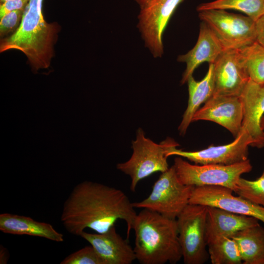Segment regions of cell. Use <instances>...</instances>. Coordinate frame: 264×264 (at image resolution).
<instances>
[{"label": "cell", "mask_w": 264, "mask_h": 264, "mask_svg": "<svg viewBox=\"0 0 264 264\" xmlns=\"http://www.w3.org/2000/svg\"><path fill=\"white\" fill-rule=\"evenodd\" d=\"M137 214L122 190L85 181L76 185L66 199L60 220L67 232L79 236L86 228L105 233L121 220L126 223L128 239Z\"/></svg>", "instance_id": "cell-1"}, {"label": "cell", "mask_w": 264, "mask_h": 264, "mask_svg": "<svg viewBox=\"0 0 264 264\" xmlns=\"http://www.w3.org/2000/svg\"><path fill=\"white\" fill-rule=\"evenodd\" d=\"M42 3L43 0H29L19 27L0 44L1 53L9 50L22 52L35 71L50 66L59 31L56 23L44 19Z\"/></svg>", "instance_id": "cell-2"}, {"label": "cell", "mask_w": 264, "mask_h": 264, "mask_svg": "<svg viewBox=\"0 0 264 264\" xmlns=\"http://www.w3.org/2000/svg\"><path fill=\"white\" fill-rule=\"evenodd\" d=\"M134 251L141 264H174L182 258L176 219L143 208L136 217Z\"/></svg>", "instance_id": "cell-3"}, {"label": "cell", "mask_w": 264, "mask_h": 264, "mask_svg": "<svg viewBox=\"0 0 264 264\" xmlns=\"http://www.w3.org/2000/svg\"><path fill=\"white\" fill-rule=\"evenodd\" d=\"M179 145L168 137L159 144L146 137L143 130L139 128L136 138L132 141L133 152L127 161L118 163L117 168L128 175L131 178V190L134 192L138 182L156 172L163 173L169 168L166 155L168 149Z\"/></svg>", "instance_id": "cell-4"}, {"label": "cell", "mask_w": 264, "mask_h": 264, "mask_svg": "<svg viewBox=\"0 0 264 264\" xmlns=\"http://www.w3.org/2000/svg\"><path fill=\"white\" fill-rule=\"evenodd\" d=\"M173 166L179 180L183 184L195 187L220 186L233 192L241 176L252 169L248 159L231 165H200L192 164L178 156L175 158Z\"/></svg>", "instance_id": "cell-5"}, {"label": "cell", "mask_w": 264, "mask_h": 264, "mask_svg": "<svg viewBox=\"0 0 264 264\" xmlns=\"http://www.w3.org/2000/svg\"><path fill=\"white\" fill-rule=\"evenodd\" d=\"M198 17L211 29L224 50H240L257 41L256 22L247 16L210 9L198 12Z\"/></svg>", "instance_id": "cell-6"}, {"label": "cell", "mask_w": 264, "mask_h": 264, "mask_svg": "<svg viewBox=\"0 0 264 264\" xmlns=\"http://www.w3.org/2000/svg\"><path fill=\"white\" fill-rule=\"evenodd\" d=\"M194 187L180 181L173 165L162 173L147 198L132 205L134 208L149 209L176 220L189 203Z\"/></svg>", "instance_id": "cell-7"}, {"label": "cell", "mask_w": 264, "mask_h": 264, "mask_svg": "<svg viewBox=\"0 0 264 264\" xmlns=\"http://www.w3.org/2000/svg\"><path fill=\"white\" fill-rule=\"evenodd\" d=\"M207 215V206L189 203L176 219L185 264H203L209 258L206 249Z\"/></svg>", "instance_id": "cell-8"}, {"label": "cell", "mask_w": 264, "mask_h": 264, "mask_svg": "<svg viewBox=\"0 0 264 264\" xmlns=\"http://www.w3.org/2000/svg\"><path fill=\"white\" fill-rule=\"evenodd\" d=\"M184 0H152L140 8L137 27L145 46L154 58L164 53L163 35L177 7Z\"/></svg>", "instance_id": "cell-9"}, {"label": "cell", "mask_w": 264, "mask_h": 264, "mask_svg": "<svg viewBox=\"0 0 264 264\" xmlns=\"http://www.w3.org/2000/svg\"><path fill=\"white\" fill-rule=\"evenodd\" d=\"M253 143L251 136L242 127L239 134L229 144L210 146L197 151H185L173 146L168 149L166 155L184 157L196 164L231 165L248 159V147Z\"/></svg>", "instance_id": "cell-10"}, {"label": "cell", "mask_w": 264, "mask_h": 264, "mask_svg": "<svg viewBox=\"0 0 264 264\" xmlns=\"http://www.w3.org/2000/svg\"><path fill=\"white\" fill-rule=\"evenodd\" d=\"M233 192L220 186H196L192 191L189 203L219 208L253 217L264 223V207L240 196H235Z\"/></svg>", "instance_id": "cell-11"}, {"label": "cell", "mask_w": 264, "mask_h": 264, "mask_svg": "<svg viewBox=\"0 0 264 264\" xmlns=\"http://www.w3.org/2000/svg\"><path fill=\"white\" fill-rule=\"evenodd\" d=\"M249 79L239 50H224L213 63V95L240 96Z\"/></svg>", "instance_id": "cell-12"}, {"label": "cell", "mask_w": 264, "mask_h": 264, "mask_svg": "<svg viewBox=\"0 0 264 264\" xmlns=\"http://www.w3.org/2000/svg\"><path fill=\"white\" fill-rule=\"evenodd\" d=\"M242 104L239 96L213 95L197 111L192 122H214L228 130L235 138L242 129Z\"/></svg>", "instance_id": "cell-13"}, {"label": "cell", "mask_w": 264, "mask_h": 264, "mask_svg": "<svg viewBox=\"0 0 264 264\" xmlns=\"http://www.w3.org/2000/svg\"><path fill=\"white\" fill-rule=\"evenodd\" d=\"M80 236L94 248L104 264H131L136 260L133 248L117 232L115 225L105 233L83 231Z\"/></svg>", "instance_id": "cell-14"}, {"label": "cell", "mask_w": 264, "mask_h": 264, "mask_svg": "<svg viewBox=\"0 0 264 264\" xmlns=\"http://www.w3.org/2000/svg\"><path fill=\"white\" fill-rule=\"evenodd\" d=\"M243 108L242 127L253 139L252 147H264L261 121L264 114V85L249 80L239 96Z\"/></svg>", "instance_id": "cell-15"}, {"label": "cell", "mask_w": 264, "mask_h": 264, "mask_svg": "<svg viewBox=\"0 0 264 264\" xmlns=\"http://www.w3.org/2000/svg\"><path fill=\"white\" fill-rule=\"evenodd\" d=\"M224 50L223 47L209 26L202 22L199 34L195 46L186 53L178 56V62L186 64L181 84L187 82L195 70L201 64H213Z\"/></svg>", "instance_id": "cell-16"}, {"label": "cell", "mask_w": 264, "mask_h": 264, "mask_svg": "<svg viewBox=\"0 0 264 264\" xmlns=\"http://www.w3.org/2000/svg\"><path fill=\"white\" fill-rule=\"evenodd\" d=\"M257 219L219 208L207 206L206 224L207 243L221 237L231 238L237 233L259 224Z\"/></svg>", "instance_id": "cell-17"}, {"label": "cell", "mask_w": 264, "mask_h": 264, "mask_svg": "<svg viewBox=\"0 0 264 264\" xmlns=\"http://www.w3.org/2000/svg\"><path fill=\"white\" fill-rule=\"evenodd\" d=\"M0 230L6 234L38 237L57 242L64 241L63 234L49 223L8 213L0 215Z\"/></svg>", "instance_id": "cell-18"}, {"label": "cell", "mask_w": 264, "mask_h": 264, "mask_svg": "<svg viewBox=\"0 0 264 264\" xmlns=\"http://www.w3.org/2000/svg\"><path fill=\"white\" fill-rule=\"evenodd\" d=\"M209 64L208 71L201 80L197 81L192 75L186 82L189 92L188 106L178 128L180 134L182 136L186 133L199 106L213 95V64Z\"/></svg>", "instance_id": "cell-19"}, {"label": "cell", "mask_w": 264, "mask_h": 264, "mask_svg": "<svg viewBox=\"0 0 264 264\" xmlns=\"http://www.w3.org/2000/svg\"><path fill=\"white\" fill-rule=\"evenodd\" d=\"M231 238L238 246L242 264H264V228L260 224L242 230Z\"/></svg>", "instance_id": "cell-20"}, {"label": "cell", "mask_w": 264, "mask_h": 264, "mask_svg": "<svg viewBox=\"0 0 264 264\" xmlns=\"http://www.w3.org/2000/svg\"><path fill=\"white\" fill-rule=\"evenodd\" d=\"M210 9H232L245 14L255 22L264 14V0H215L198 6V12Z\"/></svg>", "instance_id": "cell-21"}, {"label": "cell", "mask_w": 264, "mask_h": 264, "mask_svg": "<svg viewBox=\"0 0 264 264\" xmlns=\"http://www.w3.org/2000/svg\"><path fill=\"white\" fill-rule=\"evenodd\" d=\"M212 264H242L238 246L231 238L221 237L207 242Z\"/></svg>", "instance_id": "cell-22"}, {"label": "cell", "mask_w": 264, "mask_h": 264, "mask_svg": "<svg viewBox=\"0 0 264 264\" xmlns=\"http://www.w3.org/2000/svg\"><path fill=\"white\" fill-rule=\"evenodd\" d=\"M239 50L249 79L264 85V46L256 41Z\"/></svg>", "instance_id": "cell-23"}, {"label": "cell", "mask_w": 264, "mask_h": 264, "mask_svg": "<svg viewBox=\"0 0 264 264\" xmlns=\"http://www.w3.org/2000/svg\"><path fill=\"white\" fill-rule=\"evenodd\" d=\"M234 192L251 202L264 207V168L261 176L254 180L240 177Z\"/></svg>", "instance_id": "cell-24"}, {"label": "cell", "mask_w": 264, "mask_h": 264, "mask_svg": "<svg viewBox=\"0 0 264 264\" xmlns=\"http://www.w3.org/2000/svg\"><path fill=\"white\" fill-rule=\"evenodd\" d=\"M60 264H104V263L90 245L71 253Z\"/></svg>", "instance_id": "cell-25"}, {"label": "cell", "mask_w": 264, "mask_h": 264, "mask_svg": "<svg viewBox=\"0 0 264 264\" xmlns=\"http://www.w3.org/2000/svg\"><path fill=\"white\" fill-rule=\"evenodd\" d=\"M24 10H15L10 12L0 19V37L16 30L19 27Z\"/></svg>", "instance_id": "cell-26"}, {"label": "cell", "mask_w": 264, "mask_h": 264, "mask_svg": "<svg viewBox=\"0 0 264 264\" xmlns=\"http://www.w3.org/2000/svg\"><path fill=\"white\" fill-rule=\"evenodd\" d=\"M29 0H8L1 3L0 19L8 13L15 10H24Z\"/></svg>", "instance_id": "cell-27"}, {"label": "cell", "mask_w": 264, "mask_h": 264, "mask_svg": "<svg viewBox=\"0 0 264 264\" xmlns=\"http://www.w3.org/2000/svg\"><path fill=\"white\" fill-rule=\"evenodd\" d=\"M257 42L264 46V14L256 21Z\"/></svg>", "instance_id": "cell-28"}, {"label": "cell", "mask_w": 264, "mask_h": 264, "mask_svg": "<svg viewBox=\"0 0 264 264\" xmlns=\"http://www.w3.org/2000/svg\"><path fill=\"white\" fill-rule=\"evenodd\" d=\"M9 257V253L7 249L3 245L0 246V264H7Z\"/></svg>", "instance_id": "cell-29"}, {"label": "cell", "mask_w": 264, "mask_h": 264, "mask_svg": "<svg viewBox=\"0 0 264 264\" xmlns=\"http://www.w3.org/2000/svg\"><path fill=\"white\" fill-rule=\"evenodd\" d=\"M137 4L139 6L140 8H141L148 4L152 0H134Z\"/></svg>", "instance_id": "cell-30"}, {"label": "cell", "mask_w": 264, "mask_h": 264, "mask_svg": "<svg viewBox=\"0 0 264 264\" xmlns=\"http://www.w3.org/2000/svg\"><path fill=\"white\" fill-rule=\"evenodd\" d=\"M261 127L262 128V130L264 133V115L262 117L261 121Z\"/></svg>", "instance_id": "cell-31"}, {"label": "cell", "mask_w": 264, "mask_h": 264, "mask_svg": "<svg viewBox=\"0 0 264 264\" xmlns=\"http://www.w3.org/2000/svg\"><path fill=\"white\" fill-rule=\"evenodd\" d=\"M8 0H0V4L5 2V1H7Z\"/></svg>", "instance_id": "cell-32"}]
</instances>
